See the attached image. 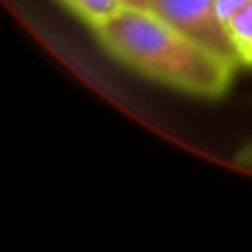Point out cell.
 <instances>
[{"instance_id":"obj_4","label":"cell","mask_w":252,"mask_h":252,"mask_svg":"<svg viewBox=\"0 0 252 252\" xmlns=\"http://www.w3.org/2000/svg\"><path fill=\"white\" fill-rule=\"evenodd\" d=\"M60 2L66 4L78 18H82L91 29L104 25L120 9H124L120 0H60Z\"/></svg>"},{"instance_id":"obj_5","label":"cell","mask_w":252,"mask_h":252,"mask_svg":"<svg viewBox=\"0 0 252 252\" xmlns=\"http://www.w3.org/2000/svg\"><path fill=\"white\" fill-rule=\"evenodd\" d=\"M235 164H239L241 168H250L252 170V137L235 153Z\"/></svg>"},{"instance_id":"obj_2","label":"cell","mask_w":252,"mask_h":252,"mask_svg":"<svg viewBox=\"0 0 252 252\" xmlns=\"http://www.w3.org/2000/svg\"><path fill=\"white\" fill-rule=\"evenodd\" d=\"M164 22L182 31L201 47L210 49L237 69L241 66L232 40L228 38L219 13V0H151V9Z\"/></svg>"},{"instance_id":"obj_3","label":"cell","mask_w":252,"mask_h":252,"mask_svg":"<svg viewBox=\"0 0 252 252\" xmlns=\"http://www.w3.org/2000/svg\"><path fill=\"white\" fill-rule=\"evenodd\" d=\"M219 13L241 66H252V0H219Z\"/></svg>"},{"instance_id":"obj_1","label":"cell","mask_w":252,"mask_h":252,"mask_svg":"<svg viewBox=\"0 0 252 252\" xmlns=\"http://www.w3.org/2000/svg\"><path fill=\"white\" fill-rule=\"evenodd\" d=\"M106 51L146 78L188 95L217 100L230 89L237 66L201 47L148 9H120L95 27Z\"/></svg>"},{"instance_id":"obj_6","label":"cell","mask_w":252,"mask_h":252,"mask_svg":"<svg viewBox=\"0 0 252 252\" xmlns=\"http://www.w3.org/2000/svg\"><path fill=\"white\" fill-rule=\"evenodd\" d=\"M126 9H151V0H120Z\"/></svg>"}]
</instances>
